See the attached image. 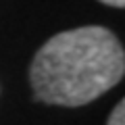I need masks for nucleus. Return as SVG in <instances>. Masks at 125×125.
Returning <instances> with one entry per match:
<instances>
[{
  "mask_svg": "<svg viewBox=\"0 0 125 125\" xmlns=\"http://www.w3.org/2000/svg\"><path fill=\"white\" fill-rule=\"evenodd\" d=\"M125 73V52L111 29L85 25L61 31L36 52L29 81L40 102L81 106L111 88Z\"/></svg>",
  "mask_w": 125,
  "mask_h": 125,
  "instance_id": "obj_1",
  "label": "nucleus"
},
{
  "mask_svg": "<svg viewBox=\"0 0 125 125\" xmlns=\"http://www.w3.org/2000/svg\"><path fill=\"white\" fill-rule=\"evenodd\" d=\"M106 125H125V102H123V100L117 102V106L113 108Z\"/></svg>",
  "mask_w": 125,
  "mask_h": 125,
  "instance_id": "obj_2",
  "label": "nucleus"
},
{
  "mask_svg": "<svg viewBox=\"0 0 125 125\" xmlns=\"http://www.w3.org/2000/svg\"><path fill=\"white\" fill-rule=\"evenodd\" d=\"M100 2H104L108 6H115V9H123L125 6V0H100Z\"/></svg>",
  "mask_w": 125,
  "mask_h": 125,
  "instance_id": "obj_3",
  "label": "nucleus"
}]
</instances>
